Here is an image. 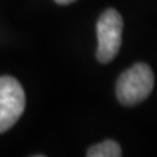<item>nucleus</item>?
Segmentation results:
<instances>
[{"mask_svg": "<svg viewBox=\"0 0 157 157\" xmlns=\"http://www.w3.org/2000/svg\"><path fill=\"white\" fill-rule=\"evenodd\" d=\"M154 87V74L144 63L125 70L117 82V98L122 105L132 106L143 102Z\"/></svg>", "mask_w": 157, "mask_h": 157, "instance_id": "obj_1", "label": "nucleus"}, {"mask_svg": "<svg viewBox=\"0 0 157 157\" xmlns=\"http://www.w3.org/2000/svg\"><path fill=\"white\" fill-rule=\"evenodd\" d=\"M122 16L115 9H108L101 15L96 32H98V51L96 57L101 63H109L117 57L122 42Z\"/></svg>", "mask_w": 157, "mask_h": 157, "instance_id": "obj_2", "label": "nucleus"}, {"mask_svg": "<svg viewBox=\"0 0 157 157\" xmlns=\"http://www.w3.org/2000/svg\"><path fill=\"white\" fill-rule=\"evenodd\" d=\"M25 109V93L21 83L10 76L0 77V132L12 128Z\"/></svg>", "mask_w": 157, "mask_h": 157, "instance_id": "obj_3", "label": "nucleus"}, {"mask_svg": "<svg viewBox=\"0 0 157 157\" xmlns=\"http://www.w3.org/2000/svg\"><path fill=\"white\" fill-rule=\"evenodd\" d=\"M121 154L122 151H121L119 144L112 140H106L103 143L95 144L87 150L89 157H119Z\"/></svg>", "mask_w": 157, "mask_h": 157, "instance_id": "obj_4", "label": "nucleus"}, {"mask_svg": "<svg viewBox=\"0 0 157 157\" xmlns=\"http://www.w3.org/2000/svg\"><path fill=\"white\" fill-rule=\"evenodd\" d=\"M74 0H56V3L58 5H68V3H73Z\"/></svg>", "mask_w": 157, "mask_h": 157, "instance_id": "obj_5", "label": "nucleus"}]
</instances>
